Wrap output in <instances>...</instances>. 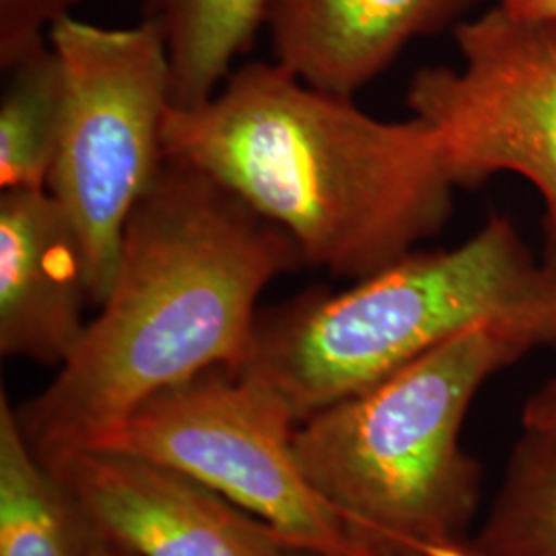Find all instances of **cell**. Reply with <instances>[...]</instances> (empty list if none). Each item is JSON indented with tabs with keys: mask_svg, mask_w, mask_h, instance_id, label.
<instances>
[{
	"mask_svg": "<svg viewBox=\"0 0 556 556\" xmlns=\"http://www.w3.org/2000/svg\"><path fill=\"white\" fill-rule=\"evenodd\" d=\"M303 266L298 243L219 181L165 160L130 215L100 314L17 408L40 459L110 438L144 400L243 357L256 303Z\"/></svg>",
	"mask_w": 556,
	"mask_h": 556,
	"instance_id": "cell-1",
	"label": "cell"
},
{
	"mask_svg": "<svg viewBox=\"0 0 556 556\" xmlns=\"http://www.w3.org/2000/svg\"><path fill=\"white\" fill-rule=\"evenodd\" d=\"M167 160L211 176L298 243L303 264L371 277L439 233L454 181L433 130L386 122L278 62H250L197 108H169Z\"/></svg>",
	"mask_w": 556,
	"mask_h": 556,
	"instance_id": "cell-2",
	"label": "cell"
},
{
	"mask_svg": "<svg viewBox=\"0 0 556 556\" xmlns=\"http://www.w3.org/2000/svg\"><path fill=\"white\" fill-rule=\"evenodd\" d=\"M491 321L556 346V268L497 213L457 248L415 250L346 291L258 312L236 367L273 386L301 422Z\"/></svg>",
	"mask_w": 556,
	"mask_h": 556,
	"instance_id": "cell-3",
	"label": "cell"
},
{
	"mask_svg": "<svg viewBox=\"0 0 556 556\" xmlns=\"http://www.w3.org/2000/svg\"><path fill=\"white\" fill-rule=\"evenodd\" d=\"M544 346L532 330L491 321L443 342L369 390L299 422L309 484L358 534L433 556L468 542L482 472L462 447L478 390Z\"/></svg>",
	"mask_w": 556,
	"mask_h": 556,
	"instance_id": "cell-4",
	"label": "cell"
},
{
	"mask_svg": "<svg viewBox=\"0 0 556 556\" xmlns=\"http://www.w3.org/2000/svg\"><path fill=\"white\" fill-rule=\"evenodd\" d=\"M48 38L66 87L48 192L79 233L89 295L101 305L128 219L167 160V43L160 23L147 17L135 27H100L71 15Z\"/></svg>",
	"mask_w": 556,
	"mask_h": 556,
	"instance_id": "cell-5",
	"label": "cell"
},
{
	"mask_svg": "<svg viewBox=\"0 0 556 556\" xmlns=\"http://www.w3.org/2000/svg\"><path fill=\"white\" fill-rule=\"evenodd\" d=\"M299 420L258 376L219 365L144 400L96 447L194 478L307 553L342 555L363 534L319 497L295 456Z\"/></svg>",
	"mask_w": 556,
	"mask_h": 556,
	"instance_id": "cell-6",
	"label": "cell"
},
{
	"mask_svg": "<svg viewBox=\"0 0 556 556\" xmlns=\"http://www.w3.org/2000/svg\"><path fill=\"white\" fill-rule=\"evenodd\" d=\"M462 66H427L406 103L438 139L456 188L497 174L528 179L544 202V241L556 239V20L497 4L452 27Z\"/></svg>",
	"mask_w": 556,
	"mask_h": 556,
	"instance_id": "cell-7",
	"label": "cell"
},
{
	"mask_svg": "<svg viewBox=\"0 0 556 556\" xmlns=\"http://www.w3.org/2000/svg\"><path fill=\"white\" fill-rule=\"evenodd\" d=\"M89 532L130 556H285L295 546L194 478L114 447L41 459Z\"/></svg>",
	"mask_w": 556,
	"mask_h": 556,
	"instance_id": "cell-8",
	"label": "cell"
},
{
	"mask_svg": "<svg viewBox=\"0 0 556 556\" xmlns=\"http://www.w3.org/2000/svg\"><path fill=\"white\" fill-rule=\"evenodd\" d=\"M91 301L79 233L48 190L0 192V353L62 367Z\"/></svg>",
	"mask_w": 556,
	"mask_h": 556,
	"instance_id": "cell-9",
	"label": "cell"
},
{
	"mask_svg": "<svg viewBox=\"0 0 556 556\" xmlns=\"http://www.w3.org/2000/svg\"><path fill=\"white\" fill-rule=\"evenodd\" d=\"M482 0H266L275 62L305 85L353 98L408 41L456 27Z\"/></svg>",
	"mask_w": 556,
	"mask_h": 556,
	"instance_id": "cell-10",
	"label": "cell"
},
{
	"mask_svg": "<svg viewBox=\"0 0 556 556\" xmlns=\"http://www.w3.org/2000/svg\"><path fill=\"white\" fill-rule=\"evenodd\" d=\"M91 534L0 394V556H89Z\"/></svg>",
	"mask_w": 556,
	"mask_h": 556,
	"instance_id": "cell-11",
	"label": "cell"
},
{
	"mask_svg": "<svg viewBox=\"0 0 556 556\" xmlns=\"http://www.w3.org/2000/svg\"><path fill=\"white\" fill-rule=\"evenodd\" d=\"M266 0H144V17L165 34L172 105L211 100L264 25Z\"/></svg>",
	"mask_w": 556,
	"mask_h": 556,
	"instance_id": "cell-12",
	"label": "cell"
},
{
	"mask_svg": "<svg viewBox=\"0 0 556 556\" xmlns=\"http://www.w3.org/2000/svg\"><path fill=\"white\" fill-rule=\"evenodd\" d=\"M0 190H48L64 118V71L52 43L2 68Z\"/></svg>",
	"mask_w": 556,
	"mask_h": 556,
	"instance_id": "cell-13",
	"label": "cell"
},
{
	"mask_svg": "<svg viewBox=\"0 0 556 556\" xmlns=\"http://www.w3.org/2000/svg\"><path fill=\"white\" fill-rule=\"evenodd\" d=\"M472 544L486 556H556V441L521 431Z\"/></svg>",
	"mask_w": 556,
	"mask_h": 556,
	"instance_id": "cell-14",
	"label": "cell"
},
{
	"mask_svg": "<svg viewBox=\"0 0 556 556\" xmlns=\"http://www.w3.org/2000/svg\"><path fill=\"white\" fill-rule=\"evenodd\" d=\"M80 0H0V66L7 68L50 41V29Z\"/></svg>",
	"mask_w": 556,
	"mask_h": 556,
	"instance_id": "cell-15",
	"label": "cell"
},
{
	"mask_svg": "<svg viewBox=\"0 0 556 556\" xmlns=\"http://www.w3.org/2000/svg\"><path fill=\"white\" fill-rule=\"evenodd\" d=\"M521 431L556 441V374L526 400Z\"/></svg>",
	"mask_w": 556,
	"mask_h": 556,
	"instance_id": "cell-16",
	"label": "cell"
},
{
	"mask_svg": "<svg viewBox=\"0 0 556 556\" xmlns=\"http://www.w3.org/2000/svg\"><path fill=\"white\" fill-rule=\"evenodd\" d=\"M468 544V542H466ZM464 544V548H466ZM464 548L452 556H462ZM285 556H433L427 555V553H420L415 548H408V546H402L396 542H388V540H381V538L365 536L363 534V542L358 544L357 548L349 551V553H342V555H321V553H307V551H299L293 548L289 551Z\"/></svg>",
	"mask_w": 556,
	"mask_h": 556,
	"instance_id": "cell-17",
	"label": "cell"
},
{
	"mask_svg": "<svg viewBox=\"0 0 556 556\" xmlns=\"http://www.w3.org/2000/svg\"><path fill=\"white\" fill-rule=\"evenodd\" d=\"M501 4L519 17L556 20V0H501Z\"/></svg>",
	"mask_w": 556,
	"mask_h": 556,
	"instance_id": "cell-18",
	"label": "cell"
},
{
	"mask_svg": "<svg viewBox=\"0 0 556 556\" xmlns=\"http://www.w3.org/2000/svg\"><path fill=\"white\" fill-rule=\"evenodd\" d=\"M89 530V528H87ZM91 534V532H89ZM89 556H130L128 553H124V551H119L118 546H114V544H110V542H105V540H100V538L93 536L91 534V542H89Z\"/></svg>",
	"mask_w": 556,
	"mask_h": 556,
	"instance_id": "cell-19",
	"label": "cell"
},
{
	"mask_svg": "<svg viewBox=\"0 0 556 556\" xmlns=\"http://www.w3.org/2000/svg\"><path fill=\"white\" fill-rule=\"evenodd\" d=\"M542 260L548 264V266H553L556 268V239H551V241H544V250H542Z\"/></svg>",
	"mask_w": 556,
	"mask_h": 556,
	"instance_id": "cell-20",
	"label": "cell"
},
{
	"mask_svg": "<svg viewBox=\"0 0 556 556\" xmlns=\"http://www.w3.org/2000/svg\"><path fill=\"white\" fill-rule=\"evenodd\" d=\"M462 556H486L482 555L480 551H478L477 546L472 544V540H468V544H466V548H464V553H462Z\"/></svg>",
	"mask_w": 556,
	"mask_h": 556,
	"instance_id": "cell-21",
	"label": "cell"
}]
</instances>
